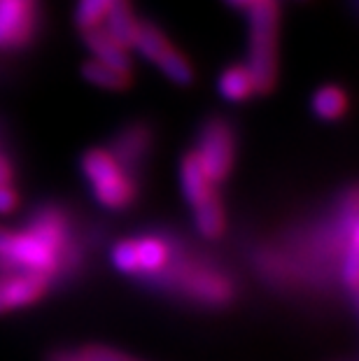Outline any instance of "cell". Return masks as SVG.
Listing matches in <instances>:
<instances>
[{
	"mask_svg": "<svg viewBox=\"0 0 359 361\" xmlns=\"http://www.w3.org/2000/svg\"><path fill=\"white\" fill-rule=\"evenodd\" d=\"M157 66L162 68V73L173 84H178V87H189V84H194V80H196L194 66L189 63L185 54H182L180 49H175L173 44L162 54V56H159Z\"/></svg>",
	"mask_w": 359,
	"mask_h": 361,
	"instance_id": "ac0fdd59",
	"label": "cell"
},
{
	"mask_svg": "<svg viewBox=\"0 0 359 361\" xmlns=\"http://www.w3.org/2000/svg\"><path fill=\"white\" fill-rule=\"evenodd\" d=\"M224 3L231 5V7H238V10H245V7L259 3V0H224Z\"/></svg>",
	"mask_w": 359,
	"mask_h": 361,
	"instance_id": "cb8c5ba5",
	"label": "cell"
},
{
	"mask_svg": "<svg viewBox=\"0 0 359 361\" xmlns=\"http://www.w3.org/2000/svg\"><path fill=\"white\" fill-rule=\"evenodd\" d=\"M135 28H138V21L133 17L131 0H112L110 10L105 14V33L124 49H128L133 47Z\"/></svg>",
	"mask_w": 359,
	"mask_h": 361,
	"instance_id": "8fae6325",
	"label": "cell"
},
{
	"mask_svg": "<svg viewBox=\"0 0 359 361\" xmlns=\"http://www.w3.org/2000/svg\"><path fill=\"white\" fill-rule=\"evenodd\" d=\"M194 224L196 231L203 238H221L226 231V212L221 205V198L217 191H212L208 198H203L201 203L194 205Z\"/></svg>",
	"mask_w": 359,
	"mask_h": 361,
	"instance_id": "7c38bea8",
	"label": "cell"
},
{
	"mask_svg": "<svg viewBox=\"0 0 359 361\" xmlns=\"http://www.w3.org/2000/svg\"><path fill=\"white\" fill-rule=\"evenodd\" d=\"M82 173L84 178L89 180V184H101L105 180L114 178V175L121 173V166L114 161V157L108 149H89L87 154L82 157Z\"/></svg>",
	"mask_w": 359,
	"mask_h": 361,
	"instance_id": "2e32d148",
	"label": "cell"
},
{
	"mask_svg": "<svg viewBox=\"0 0 359 361\" xmlns=\"http://www.w3.org/2000/svg\"><path fill=\"white\" fill-rule=\"evenodd\" d=\"M82 75L91 84H96V87L112 89V91H126L133 84V75L131 73L117 71V68H112L108 63H101V61H84Z\"/></svg>",
	"mask_w": 359,
	"mask_h": 361,
	"instance_id": "9a60e30c",
	"label": "cell"
},
{
	"mask_svg": "<svg viewBox=\"0 0 359 361\" xmlns=\"http://www.w3.org/2000/svg\"><path fill=\"white\" fill-rule=\"evenodd\" d=\"M152 147H154V128L145 121H133L117 133L110 154L121 166V171L138 180V171L152 154Z\"/></svg>",
	"mask_w": 359,
	"mask_h": 361,
	"instance_id": "277c9868",
	"label": "cell"
},
{
	"mask_svg": "<svg viewBox=\"0 0 359 361\" xmlns=\"http://www.w3.org/2000/svg\"><path fill=\"white\" fill-rule=\"evenodd\" d=\"M173 257V240H166L162 235H142L133 240V275L152 278L157 273H164Z\"/></svg>",
	"mask_w": 359,
	"mask_h": 361,
	"instance_id": "52a82bcc",
	"label": "cell"
},
{
	"mask_svg": "<svg viewBox=\"0 0 359 361\" xmlns=\"http://www.w3.org/2000/svg\"><path fill=\"white\" fill-rule=\"evenodd\" d=\"M357 261H359V250H357V238L348 243V252H346V266H343V273H346V282H348V289L353 298L357 296V275H359V268H357Z\"/></svg>",
	"mask_w": 359,
	"mask_h": 361,
	"instance_id": "44dd1931",
	"label": "cell"
},
{
	"mask_svg": "<svg viewBox=\"0 0 359 361\" xmlns=\"http://www.w3.org/2000/svg\"><path fill=\"white\" fill-rule=\"evenodd\" d=\"M194 154L210 184H221L233 171L236 130L224 117H210L198 130Z\"/></svg>",
	"mask_w": 359,
	"mask_h": 361,
	"instance_id": "7a4b0ae2",
	"label": "cell"
},
{
	"mask_svg": "<svg viewBox=\"0 0 359 361\" xmlns=\"http://www.w3.org/2000/svg\"><path fill=\"white\" fill-rule=\"evenodd\" d=\"M40 0H0V51H21L40 33Z\"/></svg>",
	"mask_w": 359,
	"mask_h": 361,
	"instance_id": "3957f363",
	"label": "cell"
},
{
	"mask_svg": "<svg viewBox=\"0 0 359 361\" xmlns=\"http://www.w3.org/2000/svg\"><path fill=\"white\" fill-rule=\"evenodd\" d=\"M133 47L138 49L140 54L152 63H157L159 56L171 47L168 37L162 28L152 21H138V28H135V40H133Z\"/></svg>",
	"mask_w": 359,
	"mask_h": 361,
	"instance_id": "e0dca14e",
	"label": "cell"
},
{
	"mask_svg": "<svg viewBox=\"0 0 359 361\" xmlns=\"http://www.w3.org/2000/svg\"><path fill=\"white\" fill-rule=\"evenodd\" d=\"M112 5V0H80L78 10H75V24L80 30L94 28L105 19Z\"/></svg>",
	"mask_w": 359,
	"mask_h": 361,
	"instance_id": "d6986e66",
	"label": "cell"
},
{
	"mask_svg": "<svg viewBox=\"0 0 359 361\" xmlns=\"http://www.w3.org/2000/svg\"><path fill=\"white\" fill-rule=\"evenodd\" d=\"M180 182H182V194H185L189 205L201 203L203 198H208L215 189V184H210V180L205 178L201 164L194 152H187L180 161Z\"/></svg>",
	"mask_w": 359,
	"mask_h": 361,
	"instance_id": "30bf717a",
	"label": "cell"
},
{
	"mask_svg": "<svg viewBox=\"0 0 359 361\" xmlns=\"http://www.w3.org/2000/svg\"><path fill=\"white\" fill-rule=\"evenodd\" d=\"M14 182V164L10 157L0 154V184H12Z\"/></svg>",
	"mask_w": 359,
	"mask_h": 361,
	"instance_id": "603a6c76",
	"label": "cell"
},
{
	"mask_svg": "<svg viewBox=\"0 0 359 361\" xmlns=\"http://www.w3.org/2000/svg\"><path fill=\"white\" fill-rule=\"evenodd\" d=\"M182 289L198 303L205 305H226L233 301L236 287L233 282L224 278L217 271H208V268H198V266H185L178 271Z\"/></svg>",
	"mask_w": 359,
	"mask_h": 361,
	"instance_id": "5b68a950",
	"label": "cell"
},
{
	"mask_svg": "<svg viewBox=\"0 0 359 361\" xmlns=\"http://www.w3.org/2000/svg\"><path fill=\"white\" fill-rule=\"evenodd\" d=\"M91 189H94L96 201L108 210H126L138 198V180H133L124 171L101 184H94Z\"/></svg>",
	"mask_w": 359,
	"mask_h": 361,
	"instance_id": "ba28073f",
	"label": "cell"
},
{
	"mask_svg": "<svg viewBox=\"0 0 359 361\" xmlns=\"http://www.w3.org/2000/svg\"><path fill=\"white\" fill-rule=\"evenodd\" d=\"M312 112L315 117L324 119V121H336L341 117H346L350 101H348V94L343 87H336V84H327V87L317 89L315 96L310 101Z\"/></svg>",
	"mask_w": 359,
	"mask_h": 361,
	"instance_id": "5bb4252c",
	"label": "cell"
},
{
	"mask_svg": "<svg viewBox=\"0 0 359 361\" xmlns=\"http://www.w3.org/2000/svg\"><path fill=\"white\" fill-rule=\"evenodd\" d=\"M49 284L51 282L44 275L30 271L0 275V314H10L37 303L47 294Z\"/></svg>",
	"mask_w": 359,
	"mask_h": 361,
	"instance_id": "8992f818",
	"label": "cell"
},
{
	"mask_svg": "<svg viewBox=\"0 0 359 361\" xmlns=\"http://www.w3.org/2000/svg\"><path fill=\"white\" fill-rule=\"evenodd\" d=\"M219 96L229 103H243L257 94L255 91V80L250 75V68L245 63H233L224 68V73L217 80Z\"/></svg>",
	"mask_w": 359,
	"mask_h": 361,
	"instance_id": "4fadbf2b",
	"label": "cell"
},
{
	"mask_svg": "<svg viewBox=\"0 0 359 361\" xmlns=\"http://www.w3.org/2000/svg\"><path fill=\"white\" fill-rule=\"evenodd\" d=\"M80 355L87 361H138V359L124 355V352L105 348V345H87V348L80 350Z\"/></svg>",
	"mask_w": 359,
	"mask_h": 361,
	"instance_id": "ffe728a7",
	"label": "cell"
},
{
	"mask_svg": "<svg viewBox=\"0 0 359 361\" xmlns=\"http://www.w3.org/2000/svg\"><path fill=\"white\" fill-rule=\"evenodd\" d=\"M19 205V194L14 191L10 184H0V214L14 212Z\"/></svg>",
	"mask_w": 359,
	"mask_h": 361,
	"instance_id": "7402d4cb",
	"label": "cell"
},
{
	"mask_svg": "<svg viewBox=\"0 0 359 361\" xmlns=\"http://www.w3.org/2000/svg\"><path fill=\"white\" fill-rule=\"evenodd\" d=\"M250 21V75L255 91L266 96L278 84V30H280V3L259 0L248 7Z\"/></svg>",
	"mask_w": 359,
	"mask_h": 361,
	"instance_id": "6da1fadb",
	"label": "cell"
},
{
	"mask_svg": "<svg viewBox=\"0 0 359 361\" xmlns=\"http://www.w3.org/2000/svg\"><path fill=\"white\" fill-rule=\"evenodd\" d=\"M82 40H84V44H87L91 51L96 54V61L117 68V71L131 73L133 61H131V56H128V51L121 47L119 42H114L112 37L105 33V28L94 26V28L82 30Z\"/></svg>",
	"mask_w": 359,
	"mask_h": 361,
	"instance_id": "9c48e42d",
	"label": "cell"
}]
</instances>
